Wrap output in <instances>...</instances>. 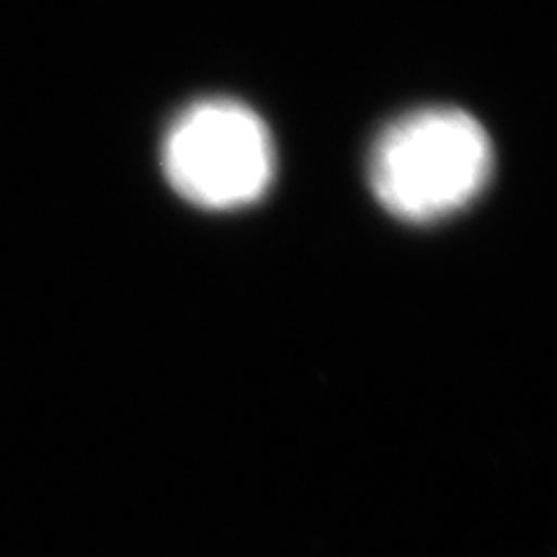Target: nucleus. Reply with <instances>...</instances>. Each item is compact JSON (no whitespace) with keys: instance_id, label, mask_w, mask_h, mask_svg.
I'll return each instance as SVG.
<instances>
[{"instance_id":"1","label":"nucleus","mask_w":557,"mask_h":557,"mask_svg":"<svg viewBox=\"0 0 557 557\" xmlns=\"http://www.w3.org/2000/svg\"><path fill=\"white\" fill-rule=\"evenodd\" d=\"M491 171V137L459 109H421L393 122L369 163L377 199L410 222L447 218L470 205Z\"/></svg>"},{"instance_id":"2","label":"nucleus","mask_w":557,"mask_h":557,"mask_svg":"<svg viewBox=\"0 0 557 557\" xmlns=\"http://www.w3.org/2000/svg\"><path fill=\"white\" fill-rule=\"evenodd\" d=\"M171 186L191 205L235 209L253 205L274 176V145L259 116L238 101L194 103L171 124L163 145Z\"/></svg>"}]
</instances>
